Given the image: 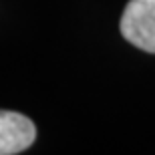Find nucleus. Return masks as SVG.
Returning a JSON list of instances; mask_svg holds the SVG:
<instances>
[{
	"label": "nucleus",
	"mask_w": 155,
	"mask_h": 155,
	"mask_svg": "<svg viewBox=\"0 0 155 155\" xmlns=\"http://www.w3.org/2000/svg\"><path fill=\"white\" fill-rule=\"evenodd\" d=\"M36 139V127L26 115L0 111V155H14L28 149Z\"/></svg>",
	"instance_id": "f03ea898"
},
{
	"label": "nucleus",
	"mask_w": 155,
	"mask_h": 155,
	"mask_svg": "<svg viewBox=\"0 0 155 155\" xmlns=\"http://www.w3.org/2000/svg\"><path fill=\"white\" fill-rule=\"evenodd\" d=\"M119 26L121 35L133 46L155 52V0H129Z\"/></svg>",
	"instance_id": "f257e3e1"
}]
</instances>
